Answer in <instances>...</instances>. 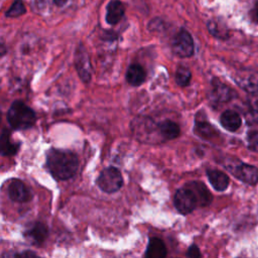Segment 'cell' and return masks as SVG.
<instances>
[{"mask_svg": "<svg viewBox=\"0 0 258 258\" xmlns=\"http://www.w3.org/2000/svg\"><path fill=\"white\" fill-rule=\"evenodd\" d=\"M46 165L54 178L67 180L76 174L79 168V158L70 150L51 148L46 153Z\"/></svg>", "mask_w": 258, "mask_h": 258, "instance_id": "cell-1", "label": "cell"}, {"mask_svg": "<svg viewBox=\"0 0 258 258\" xmlns=\"http://www.w3.org/2000/svg\"><path fill=\"white\" fill-rule=\"evenodd\" d=\"M7 121L15 130L31 128L36 121L34 111L22 101H14L7 111Z\"/></svg>", "mask_w": 258, "mask_h": 258, "instance_id": "cell-2", "label": "cell"}, {"mask_svg": "<svg viewBox=\"0 0 258 258\" xmlns=\"http://www.w3.org/2000/svg\"><path fill=\"white\" fill-rule=\"evenodd\" d=\"M224 166L242 182L250 185L258 183V168L256 166L244 163L239 159L227 160Z\"/></svg>", "mask_w": 258, "mask_h": 258, "instance_id": "cell-3", "label": "cell"}, {"mask_svg": "<svg viewBox=\"0 0 258 258\" xmlns=\"http://www.w3.org/2000/svg\"><path fill=\"white\" fill-rule=\"evenodd\" d=\"M96 183L104 192L113 194L122 187L123 177L118 168L114 166H108L100 172Z\"/></svg>", "mask_w": 258, "mask_h": 258, "instance_id": "cell-4", "label": "cell"}, {"mask_svg": "<svg viewBox=\"0 0 258 258\" xmlns=\"http://www.w3.org/2000/svg\"><path fill=\"white\" fill-rule=\"evenodd\" d=\"M173 204L177 212L181 215H187L191 213L197 207H199L197 196L192 189L186 185L178 188L175 191Z\"/></svg>", "mask_w": 258, "mask_h": 258, "instance_id": "cell-5", "label": "cell"}, {"mask_svg": "<svg viewBox=\"0 0 258 258\" xmlns=\"http://www.w3.org/2000/svg\"><path fill=\"white\" fill-rule=\"evenodd\" d=\"M172 52L178 57H190L195 53V43L190 33L181 28L173 37L171 42Z\"/></svg>", "mask_w": 258, "mask_h": 258, "instance_id": "cell-6", "label": "cell"}, {"mask_svg": "<svg viewBox=\"0 0 258 258\" xmlns=\"http://www.w3.org/2000/svg\"><path fill=\"white\" fill-rule=\"evenodd\" d=\"M237 96V93L226 84L222 83L218 79H214L212 81V88L210 91L209 99L212 104L221 105L230 102Z\"/></svg>", "mask_w": 258, "mask_h": 258, "instance_id": "cell-7", "label": "cell"}, {"mask_svg": "<svg viewBox=\"0 0 258 258\" xmlns=\"http://www.w3.org/2000/svg\"><path fill=\"white\" fill-rule=\"evenodd\" d=\"M236 84L249 95L258 96V73L249 70L237 72L234 78Z\"/></svg>", "mask_w": 258, "mask_h": 258, "instance_id": "cell-8", "label": "cell"}, {"mask_svg": "<svg viewBox=\"0 0 258 258\" xmlns=\"http://www.w3.org/2000/svg\"><path fill=\"white\" fill-rule=\"evenodd\" d=\"M75 64L80 78L83 82L88 83L91 80V63L90 58L83 44H80L75 53Z\"/></svg>", "mask_w": 258, "mask_h": 258, "instance_id": "cell-9", "label": "cell"}, {"mask_svg": "<svg viewBox=\"0 0 258 258\" xmlns=\"http://www.w3.org/2000/svg\"><path fill=\"white\" fill-rule=\"evenodd\" d=\"M8 196L11 201L17 203H27L32 199L29 188L20 179H12L8 184Z\"/></svg>", "mask_w": 258, "mask_h": 258, "instance_id": "cell-10", "label": "cell"}, {"mask_svg": "<svg viewBox=\"0 0 258 258\" xmlns=\"http://www.w3.org/2000/svg\"><path fill=\"white\" fill-rule=\"evenodd\" d=\"M23 236L27 241H29L30 244L34 246H39L47 238L48 229L44 224L40 222H35L27 227V229L23 233Z\"/></svg>", "mask_w": 258, "mask_h": 258, "instance_id": "cell-11", "label": "cell"}, {"mask_svg": "<svg viewBox=\"0 0 258 258\" xmlns=\"http://www.w3.org/2000/svg\"><path fill=\"white\" fill-rule=\"evenodd\" d=\"M195 131L199 136H201V138L206 140H211L219 136V132L211 123H209L204 112H199L196 115Z\"/></svg>", "mask_w": 258, "mask_h": 258, "instance_id": "cell-12", "label": "cell"}, {"mask_svg": "<svg viewBox=\"0 0 258 258\" xmlns=\"http://www.w3.org/2000/svg\"><path fill=\"white\" fill-rule=\"evenodd\" d=\"M125 13V5L120 0H111L106 7V22L110 25L117 24Z\"/></svg>", "mask_w": 258, "mask_h": 258, "instance_id": "cell-13", "label": "cell"}, {"mask_svg": "<svg viewBox=\"0 0 258 258\" xmlns=\"http://www.w3.org/2000/svg\"><path fill=\"white\" fill-rule=\"evenodd\" d=\"M189 188L192 189L195 195L197 196L199 207H207L212 203L213 196L211 191L208 189V187L205 185L202 181H189L186 184Z\"/></svg>", "mask_w": 258, "mask_h": 258, "instance_id": "cell-14", "label": "cell"}, {"mask_svg": "<svg viewBox=\"0 0 258 258\" xmlns=\"http://www.w3.org/2000/svg\"><path fill=\"white\" fill-rule=\"evenodd\" d=\"M221 125L230 132H236L242 125L240 114L234 110H226L220 116Z\"/></svg>", "mask_w": 258, "mask_h": 258, "instance_id": "cell-15", "label": "cell"}, {"mask_svg": "<svg viewBox=\"0 0 258 258\" xmlns=\"http://www.w3.org/2000/svg\"><path fill=\"white\" fill-rule=\"evenodd\" d=\"M207 176L210 183L217 191H224L228 188L230 178L225 172L219 169H208Z\"/></svg>", "mask_w": 258, "mask_h": 258, "instance_id": "cell-16", "label": "cell"}, {"mask_svg": "<svg viewBox=\"0 0 258 258\" xmlns=\"http://www.w3.org/2000/svg\"><path fill=\"white\" fill-rule=\"evenodd\" d=\"M146 80V73L139 63H132L126 72V81L133 87H138Z\"/></svg>", "mask_w": 258, "mask_h": 258, "instance_id": "cell-17", "label": "cell"}, {"mask_svg": "<svg viewBox=\"0 0 258 258\" xmlns=\"http://www.w3.org/2000/svg\"><path fill=\"white\" fill-rule=\"evenodd\" d=\"M167 255V250L164 242L156 237L150 238L145 251L147 258H164Z\"/></svg>", "mask_w": 258, "mask_h": 258, "instance_id": "cell-18", "label": "cell"}, {"mask_svg": "<svg viewBox=\"0 0 258 258\" xmlns=\"http://www.w3.org/2000/svg\"><path fill=\"white\" fill-rule=\"evenodd\" d=\"M157 127H158V133L161 135V137L167 140L175 139L180 134L179 126L171 120H164L158 123Z\"/></svg>", "mask_w": 258, "mask_h": 258, "instance_id": "cell-19", "label": "cell"}, {"mask_svg": "<svg viewBox=\"0 0 258 258\" xmlns=\"http://www.w3.org/2000/svg\"><path fill=\"white\" fill-rule=\"evenodd\" d=\"M19 150V143H14L10 140V132L4 128L1 132L0 152L3 156L14 155Z\"/></svg>", "mask_w": 258, "mask_h": 258, "instance_id": "cell-20", "label": "cell"}, {"mask_svg": "<svg viewBox=\"0 0 258 258\" xmlns=\"http://www.w3.org/2000/svg\"><path fill=\"white\" fill-rule=\"evenodd\" d=\"M245 118L249 125L258 124V96L250 95L246 102Z\"/></svg>", "mask_w": 258, "mask_h": 258, "instance_id": "cell-21", "label": "cell"}, {"mask_svg": "<svg viewBox=\"0 0 258 258\" xmlns=\"http://www.w3.org/2000/svg\"><path fill=\"white\" fill-rule=\"evenodd\" d=\"M191 79V72L187 67L179 66L175 72V82L179 87H186Z\"/></svg>", "mask_w": 258, "mask_h": 258, "instance_id": "cell-22", "label": "cell"}, {"mask_svg": "<svg viewBox=\"0 0 258 258\" xmlns=\"http://www.w3.org/2000/svg\"><path fill=\"white\" fill-rule=\"evenodd\" d=\"M208 29L210 31L211 34H213L214 36L218 37V38H227L228 37V31L227 28L222 26V24L218 23L215 20H211L208 22Z\"/></svg>", "mask_w": 258, "mask_h": 258, "instance_id": "cell-23", "label": "cell"}, {"mask_svg": "<svg viewBox=\"0 0 258 258\" xmlns=\"http://www.w3.org/2000/svg\"><path fill=\"white\" fill-rule=\"evenodd\" d=\"M26 11L25 9V6L22 2V0H15L12 5L10 6V8L6 11L5 15L7 17H10V18H14V17H18L22 14H24Z\"/></svg>", "mask_w": 258, "mask_h": 258, "instance_id": "cell-24", "label": "cell"}, {"mask_svg": "<svg viewBox=\"0 0 258 258\" xmlns=\"http://www.w3.org/2000/svg\"><path fill=\"white\" fill-rule=\"evenodd\" d=\"M249 148L258 151V131H252L248 134Z\"/></svg>", "mask_w": 258, "mask_h": 258, "instance_id": "cell-25", "label": "cell"}, {"mask_svg": "<svg viewBox=\"0 0 258 258\" xmlns=\"http://www.w3.org/2000/svg\"><path fill=\"white\" fill-rule=\"evenodd\" d=\"M186 256H187V257H192V258H195V257H201L202 254H201V252H200L199 247H198L197 245L192 244V245L189 246V248L187 249Z\"/></svg>", "mask_w": 258, "mask_h": 258, "instance_id": "cell-26", "label": "cell"}, {"mask_svg": "<svg viewBox=\"0 0 258 258\" xmlns=\"http://www.w3.org/2000/svg\"><path fill=\"white\" fill-rule=\"evenodd\" d=\"M14 256H15V257H16V256H17V257H26V256H36V254L33 253V252H31V251H26V252H22V253H20V254H15Z\"/></svg>", "mask_w": 258, "mask_h": 258, "instance_id": "cell-27", "label": "cell"}, {"mask_svg": "<svg viewBox=\"0 0 258 258\" xmlns=\"http://www.w3.org/2000/svg\"><path fill=\"white\" fill-rule=\"evenodd\" d=\"M69 1H70V0H53V3H54L56 6L61 7V6L66 5Z\"/></svg>", "mask_w": 258, "mask_h": 258, "instance_id": "cell-28", "label": "cell"}, {"mask_svg": "<svg viewBox=\"0 0 258 258\" xmlns=\"http://www.w3.org/2000/svg\"><path fill=\"white\" fill-rule=\"evenodd\" d=\"M255 11H256V19H257V21H258V2H257V4H256V9H255Z\"/></svg>", "mask_w": 258, "mask_h": 258, "instance_id": "cell-29", "label": "cell"}]
</instances>
